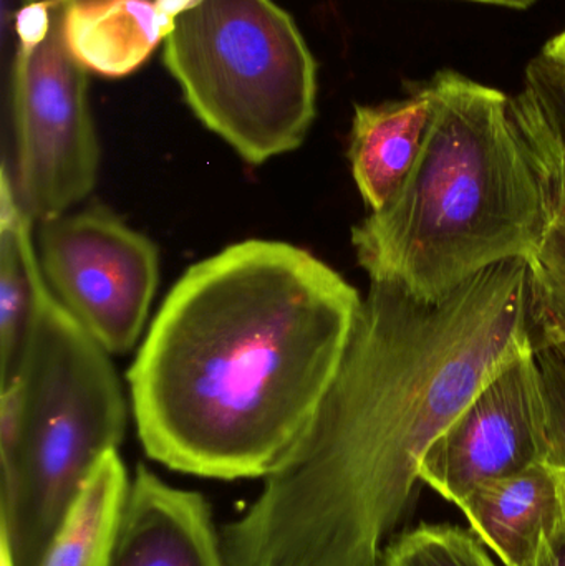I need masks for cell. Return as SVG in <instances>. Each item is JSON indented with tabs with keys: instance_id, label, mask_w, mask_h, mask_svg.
Here are the masks:
<instances>
[{
	"instance_id": "1",
	"label": "cell",
	"mask_w": 565,
	"mask_h": 566,
	"mask_svg": "<svg viewBox=\"0 0 565 566\" xmlns=\"http://www.w3.org/2000/svg\"><path fill=\"white\" fill-rule=\"evenodd\" d=\"M533 348L526 259L440 300L370 281L317 415L251 509L222 528L226 566L380 565L431 446Z\"/></svg>"
},
{
	"instance_id": "2",
	"label": "cell",
	"mask_w": 565,
	"mask_h": 566,
	"mask_svg": "<svg viewBox=\"0 0 565 566\" xmlns=\"http://www.w3.org/2000/svg\"><path fill=\"white\" fill-rule=\"evenodd\" d=\"M362 296L311 252L239 242L172 286L128 371L146 454L201 478H268L317 415Z\"/></svg>"
},
{
	"instance_id": "3",
	"label": "cell",
	"mask_w": 565,
	"mask_h": 566,
	"mask_svg": "<svg viewBox=\"0 0 565 566\" xmlns=\"http://www.w3.org/2000/svg\"><path fill=\"white\" fill-rule=\"evenodd\" d=\"M435 112L397 195L352 231L370 281L440 300L484 269L530 259L543 191L511 96L454 70L430 80Z\"/></svg>"
},
{
	"instance_id": "4",
	"label": "cell",
	"mask_w": 565,
	"mask_h": 566,
	"mask_svg": "<svg viewBox=\"0 0 565 566\" xmlns=\"http://www.w3.org/2000/svg\"><path fill=\"white\" fill-rule=\"evenodd\" d=\"M108 355L45 282L19 371L0 389V558L9 566H43L90 475L125 438Z\"/></svg>"
},
{
	"instance_id": "5",
	"label": "cell",
	"mask_w": 565,
	"mask_h": 566,
	"mask_svg": "<svg viewBox=\"0 0 565 566\" xmlns=\"http://www.w3.org/2000/svg\"><path fill=\"white\" fill-rule=\"evenodd\" d=\"M165 63L189 108L262 165L294 151L315 118L317 63L274 0H156Z\"/></svg>"
},
{
	"instance_id": "6",
	"label": "cell",
	"mask_w": 565,
	"mask_h": 566,
	"mask_svg": "<svg viewBox=\"0 0 565 566\" xmlns=\"http://www.w3.org/2000/svg\"><path fill=\"white\" fill-rule=\"evenodd\" d=\"M66 2L40 45L19 46L13 66V165L3 163L2 172L20 209L39 224L82 202L98 178L86 69L63 35Z\"/></svg>"
},
{
	"instance_id": "7",
	"label": "cell",
	"mask_w": 565,
	"mask_h": 566,
	"mask_svg": "<svg viewBox=\"0 0 565 566\" xmlns=\"http://www.w3.org/2000/svg\"><path fill=\"white\" fill-rule=\"evenodd\" d=\"M40 271L55 298L112 355L145 329L158 286V249L102 206L40 222Z\"/></svg>"
},
{
	"instance_id": "8",
	"label": "cell",
	"mask_w": 565,
	"mask_h": 566,
	"mask_svg": "<svg viewBox=\"0 0 565 566\" xmlns=\"http://www.w3.org/2000/svg\"><path fill=\"white\" fill-rule=\"evenodd\" d=\"M559 461L536 348L503 366L421 461L418 478L457 505L478 485Z\"/></svg>"
},
{
	"instance_id": "9",
	"label": "cell",
	"mask_w": 565,
	"mask_h": 566,
	"mask_svg": "<svg viewBox=\"0 0 565 566\" xmlns=\"http://www.w3.org/2000/svg\"><path fill=\"white\" fill-rule=\"evenodd\" d=\"M105 566H226L208 501L138 465Z\"/></svg>"
},
{
	"instance_id": "10",
	"label": "cell",
	"mask_w": 565,
	"mask_h": 566,
	"mask_svg": "<svg viewBox=\"0 0 565 566\" xmlns=\"http://www.w3.org/2000/svg\"><path fill=\"white\" fill-rule=\"evenodd\" d=\"M457 507L504 566H533L565 534V464L546 461L484 482Z\"/></svg>"
},
{
	"instance_id": "11",
	"label": "cell",
	"mask_w": 565,
	"mask_h": 566,
	"mask_svg": "<svg viewBox=\"0 0 565 566\" xmlns=\"http://www.w3.org/2000/svg\"><path fill=\"white\" fill-rule=\"evenodd\" d=\"M433 112L430 82L418 83L405 98L355 106L348 159L355 185L370 212L380 211L410 175Z\"/></svg>"
},
{
	"instance_id": "12",
	"label": "cell",
	"mask_w": 565,
	"mask_h": 566,
	"mask_svg": "<svg viewBox=\"0 0 565 566\" xmlns=\"http://www.w3.org/2000/svg\"><path fill=\"white\" fill-rule=\"evenodd\" d=\"M511 115L530 149L543 191V231L527 259L531 316L540 348L565 339V153L514 96Z\"/></svg>"
},
{
	"instance_id": "13",
	"label": "cell",
	"mask_w": 565,
	"mask_h": 566,
	"mask_svg": "<svg viewBox=\"0 0 565 566\" xmlns=\"http://www.w3.org/2000/svg\"><path fill=\"white\" fill-rule=\"evenodd\" d=\"M168 33L156 0H69L63 12L70 53L109 78L138 70Z\"/></svg>"
},
{
	"instance_id": "14",
	"label": "cell",
	"mask_w": 565,
	"mask_h": 566,
	"mask_svg": "<svg viewBox=\"0 0 565 566\" xmlns=\"http://www.w3.org/2000/svg\"><path fill=\"white\" fill-rule=\"evenodd\" d=\"M33 222L9 179H0V389L15 378L45 285L32 241Z\"/></svg>"
},
{
	"instance_id": "15",
	"label": "cell",
	"mask_w": 565,
	"mask_h": 566,
	"mask_svg": "<svg viewBox=\"0 0 565 566\" xmlns=\"http://www.w3.org/2000/svg\"><path fill=\"white\" fill-rule=\"evenodd\" d=\"M129 485L118 451L108 452L70 509L43 566H105Z\"/></svg>"
},
{
	"instance_id": "16",
	"label": "cell",
	"mask_w": 565,
	"mask_h": 566,
	"mask_svg": "<svg viewBox=\"0 0 565 566\" xmlns=\"http://www.w3.org/2000/svg\"><path fill=\"white\" fill-rule=\"evenodd\" d=\"M378 566H498L471 531L450 524H420L395 538Z\"/></svg>"
},
{
	"instance_id": "17",
	"label": "cell",
	"mask_w": 565,
	"mask_h": 566,
	"mask_svg": "<svg viewBox=\"0 0 565 566\" xmlns=\"http://www.w3.org/2000/svg\"><path fill=\"white\" fill-rule=\"evenodd\" d=\"M514 98L565 153V69L543 55L536 56L526 66L523 88Z\"/></svg>"
},
{
	"instance_id": "18",
	"label": "cell",
	"mask_w": 565,
	"mask_h": 566,
	"mask_svg": "<svg viewBox=\"0 0 565 566\" xmlns=\"http://www.w3.org/2000/svg\"><path fill=\"white\" fill-rule=\"evenodd\" d=\"M536 353L543 371L557 459L565 464V365L551 346H540Z\"/></svg>"
},
{
	"instance_id": "19",
	"label": "cell",
	"mask_w": 565,
	"mask_h": 566,
	"mask_svg": "<svg viewBox=\"0 0 565 566\" xmlns=\"http://www.w3.org/2000/svg\"><path fill=\"white\" fill-rule=\"evenodd\" d=\"M533 566H565V534L547 545Z\"/></svg>"
},
{
	"instance_id": "20",
	"label": "cell",
	"mask_w": 565,
	"mask_h": 566,
	"mask_svg": "<svg viewBox=\"0 0 565 566\" xmlns=\"http://www.w3.org/2000/svg\"><path fill=\"white\" fill-rule=\"evenodd\" d=\"M541 55L565 69V29L544 45Z\"/></svg>"
},
{
	"instance_id": "21",
	"label": "cell",
	"mask_w": 565,
	"mask_h": 566,
	"mask_svg": "<svg viewBox=\"0 0 565 566\" xmlns=\"http://www.w3.org/2000/svg\"><path fill=\"white\" fill-rule=\"evenodd\" d=\"M468 2L490 3V6L508 7V9H530L537 0H468Z\"/></svg>"
},
{
	"instance_id": "22",
	"label": "cell",
	"mask_w": 565,
	"mask_h": 566,
	"mask_svg": "<svg viewBox=\"0 0 565 566\" xmlns=\"http://www.w3.org/2000/svg\"><path fill=\"white\" fill-rule=\"evenodd\" d=\"M551 348L556 352V355L559 356L561 359H563V363L565 365V339H561V342L553 343V345H550Z\"/></svg>"
},
{
	"instance_id": "23",
	"label": "cell",
	"mask_w": 565,
	"mask_h": 566,
	"mask_svg": "<svg viewBox=\"0 0 565 566\" xmlns=\"http://www.w3.org/2000/svg\"><path fill=\"white\" fill-rule=\"evenodd\" d=\"M0 565H2V566H9V565H7V564H6V562H3V560H2V558H0Z\"/></svg>"
}]
</instances>
